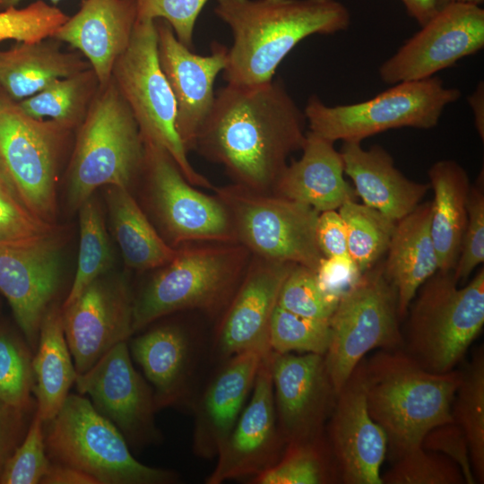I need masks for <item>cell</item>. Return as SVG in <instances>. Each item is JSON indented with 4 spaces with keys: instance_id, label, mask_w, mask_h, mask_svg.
<instances>
[{
    "instance_id": "cell-20",
    "label": "cell",
    "mask_w": 484,
    "mask_h": 484,
    "mask_svg": "<svg viewBox=\"0 0 484 484\" xmlns=\"http://www.w3.org/2000/svg\"><path fill=\"white\" fill-rule=\"evenodd\" d=\"M364 359L337 393L325 427L327 444L345 484H382L381 467L387 455L385 433L367 409Z\"/></svg>"
},
{
    "instance_id": "cell-23",
    "label": "cell",
    "mask_w": 484,
    "mask_h": 484,
    "mask_svg": "<svg viewBox=\"0 0 484 484\" xmlns=\"http://www.w3.org/2000/svg\"><path fill=\"white\" fill-rule=\"evenodd\" d=\"M271 351V350H270ZM269 351L246 350L224 360L204 389L194 399L193 452L216 458L253 389L263 359Z\"/></svg>"
},
{
    "instance_id": "cell-17",
    "label": "cell",
    "mask_w": 484,
    "mask_h": 484,
    "mask_svg": "<svg viewBox=\"0 0 484 484\" xmlns=\"http://www.w3.org/2000/svg\"><path fill=\"white\" fill-rule=\"evenodd\" d=\"M277 421L286 442L324 436L337 393L324 355L270 352Z\"/></svg>"
},
{
    "instance_id": "cell-35",
    "label": "cell",
    "mask_w": 484,
    "mask_h": 484,
    "mask_svg": "<svg viewBox=\"0 0 484 484\" xmlns=\"http://www.w3.org/2000/svg\"><path fill=\"white\" fill-rule=\"evenodd\" d=\"M253 484H329L341 480L326 437L288 443L279 461Z\"/></svg>"
},
{
    "instance_id": "cell-51",
    "label": "cell",
    "mask_w": 484,
    "mask_h": 484,
    "mask_svg": "<svg viewBox=\"0 0 484 484\" xmlns=\"http://www.w3.org/2000/svg\"><path fill=\"white\" fill-rule=\"evenodd\" d=\"M40 484H98V482L78 469L51 462Z\"/></svg>"
},
{
    "instance_id": "cell-49",
    "label": "cell",
    "mask_w": 484,
    "mask_h": 484,
    "mask_svg": "<svg viewBox=\"0 0 484 484\" xmlns=\"http://www.w3.org/2000/svg\"><path fill=\"white\" fill-rule=\"evenodd\" d=\"M36 409H22L0 400V477L25 437Z\"/></svg>"
},
{
    "instance_id": "cell-12",
    "label": "cell",
    "mask_w": 484,
    "mask_h": 484,
    "mask_svg": "<svg viewBox=\"0 0 484 484\" xmlns=\"http://www.w3.org/2000/svg\"><path fill=\"white\" fill-rule=\"evenodd\" d=\"M69 129L27 115L0 90V157L23 199L56 224L58 164Z\"/></svg>"
},
{
    "instance_id": "cell-40",
    "label": "cell",
    "mask_w": 484,
    "mask_h": 484,
    "mask_svg": "<svg viewBox=\"0 0 484 484\" xmlns=\"http://www.w3.org/2000/svg\"><path fill=\"white\" fill-rule=\"evenodd\" d=\"M330 340L329 322L296 315L277 304L269 328L272 351L324 355Z\"/></svg>"
},
{
    "instance_id": "cell-25",
    "label": "cell",
    "mask_w": 484,
    "mask_h": 484,
    "mask_svg": "<svg viewBox=\"0 0 484 484\" xmlns=\"http://www.w3.org/2000/svg\"><path fill=\"white\" fill-rule=\"evenodd\" d=\"M136 20L135 0H83L79 11L52 38L79 50L87 58L99 87H104L130 43Z\"/></svg>"
},
{
    "instance_id": "cell-31",
    "label": "cell",
    "mask_w": 484,
    "mask_h": 484,
    "mask_svg": "<svg viewBox=\"0 0 484 484\" xmlns=\"http://www.w3.org/2000/svg\"><path fill=\"white\" fill-rule=\"evenodd\" d=\"M61 305L53 304L46 313L32 359L36 411L44 422L59 411L77 376L63 328Z\"/></svg>"
},
{
    "instance_id": "cell-44",
    "label": "cell",
    "mask_w": 484,
    "mask_h": 484,
    "mask_svg": "<svg viewBox=\"0 0 484 484\" xmlns=\"http://www.w3.org/2000/svg\"><path fill=\"white\" fill-rule=\"evenodd\" d=\"M50 464L44 421L35 411L25 437L5 464L0 484H40Z\"/></svg>"
},
{
    "instance_id": "cell-39",
    "label": "cell",
    "mask_w": 484,
    "mask_h": 484,
    "mask_svg": "<svg viewBox=\"0 0 484 484\" xmlns=\"http://www.w3.org/2000/svg\"><path fill=\"white\" fill-rule=\"evenodd\" d=\"M60 232L29 207L0 157V246H27Z\"/></svg>"
},
{
    "instance_id": "cell-9",
    "label": "cell",
    "mask_w": 484,
    "mask_h": 484,
    "mask_svg": "<svg viewBox=\"0 0 484 484\" xmlns=\"http://www.w3.org/2000/svg\"><path fill=\"white\" fill-rule=\"evenodd\" d=\"M112 80L134 114L143 142L165 149L191 185L213 190L190 163L177 133V105L160 64L155 21L136 20L130 43L114 65Z\"/></svg>"
},
{
    "instance_id": "cell-52",
    "label": "cell",
    "mask_w": 484,
    "mask_h": 484,
    "mask_svg": "<svg viewBox=\"0 0 484 484\" xmlns=\"http://www.w3.org/2000/svg\"><path fill=\"white\" fill-rule=\"evenodd\" d=\"M408 13L417 22L423 26L438 11L436 0H400Z\"/></svg>"
},
{
    "instance_id": "cell-6",
    "label": "cell",
    "mask_w": 484,
    "mask_h": 484,
    "mask_svg": "<svg viewBox=\"0 0 484 484\" xmlns=\"http://www.w3.org/2000/svg\"><path fill=\"white\" fill-rule=\"evenodd\" d=\"M483 325V268L462 288L453 271H437L419 288L410 308L405 352L430 372H450L462 360Z\"/></svg>"
},
{
    "instance_id": "cell-29",
    "label": "cell",
    "mask_w": 484,
    "mask_h": 484,
    "mask_svg": "<svg viewBox=\"0 0 484 484\" xmlns=\"http://www.w3.org/2000/svg\"><path fill=\"white\" fill-rule=\"evenodd\" d=\"M58 42L47 38L0 50V90L20 102L57 79L91 68L81 56L62 51Z\"/></svg>"
},
{
    "instance_id": "cell-13",
    "label": "cell",
    "mask_w": 484,
    "mask_h": 484,
    "mask_svg": "<svg viewBox=\"0 0 484 484\" xmlns=\"http://www.w3.org/2000/svg\"><path fill=\"white\" fill-rule=\"evenodd\" d=\"M144 143V165L151 209L173 247L191 241L237 243L229 215L216 196L195 189L169 153Z\"/></svg>"
},
{
    "instance_id": "cell-36",
    "label": "cell",
    "mask_w": 484,
    "mask_h": 484,
    "mask_svg": "<svg viewBox=\"0 0 484 484\" xmlns=\"http://www.w3.org/2000/svg\"><path fill=\"white\" fill-rule=\"evenodd\" d=\"M80 240L77 267L66 298L65 307L93 281L109 272L112 251L101 210L93 195L78 209Z\"/></svg>"
},
{
    "instance_id": "cell-14",
    "label": "cell",
    "mask_w": 484,
    "mask_h": 484,
    "mask_svg": "<svg viewBox=\"0 0 484 484\" xmlns=\"http://www.w3.org/2000/svg\"><path fill=\"white\" fill-rule=\"evenodd\" d=\"M78 393L88 395L96 411L120 431L132 449L159 445L151 386L134 366L127 341L111 348L91 368L77 374Z\"/></svg>"
},
{
    "instance_id": "cell-38",
    "label": "cell",
    "mask_w": 484,
    "mask_h": 484,
    "mask_svg": "<svg viewBox=\"0 0 484 484\" xmlns=\"http://www.w3.org/2000/svg\"><path fill=\"white\" fill-rule=\"evenodd\" d=\"M33 350L22 333L0 323V400L22 409H36Z\"/></svg>"
},
{
    "instance_id": "cell-4",
    "label": "cell",
    "mask_w": 484,
    "mask_h": 484,
    "mask_svg": "<svg viewBox=\"0 0 484 484\" xmlns=\"http://www.w3.org/2000/svg\"><path fill=\"white\" fill-rule=\"evenodd\" d=\"M177 249L175 258L134 296V333L179 311H224L248 266L249 251L238 243Z\"/></svg>"
},
{
    "instance_id": "cell-43",
    "label": "cell",
    "mask_w": 484,
    "mask_h": 484,
    "mask_svg": "<svg viewBox=\"0 0 484 484\" xmlns=\"http://www.w3.org/2000/svg\"><path fill=\"white\" fill-rule=\"evenodd\" d=\"M337 303L322 292L315 272L297 264L284 281L278 298V306L291 313L327 322Z\"/></svg>"
},
{
    "instance_id": "cell-50",
    "label": "cell",
    "mask_w": 484,
    "mask_h": 484,
    "mask_svg": "<svg viewBox=\"0 0 484 484\" xmlns=\"http://www.w3.org/2000/svg\"><path fill=\"white\" fill-rule=\"evenodd\" d=\"M316 240L324 257L349 255L346 228L336 210L319 213Z\"/></svg>"
},
{
    "instance_id": "cell-8",
    "label": "cell",
    "mask_w": 484,
    "mask_h": 484,
    "mask_svg": "<svg viewBox=\"0 0 484 484\" xmlns=\"http://www.w3.org/2000/svg\"><path fill=\"white\" fill-rule=\"evenodd\" d=\"M437 76L403 82L367 100L327 106L311 96L304 108L308 131L333 143L361 142L389 129H431L451 103L461 98Z\"/></svg>"
},
{
    "instance_id": "cell-32",
    "label": "cell",
    "mask_w": 484,
    "mask_h": 484,
    "mask_svg": "<svg viewBox=\"0 0 484 484\" xmlns=\"http://www.w3.org/2000/svg\"><path fill=\"white\" fill-rule=\"evenodd\" d=\"M107 203L113 234L127 266L159 269L175 258L178 249L158 233L128 188L108 186Z\"/></svg>"
},
{
    "instance_id": "cell-5",
    "label": "cell",
    "mask_w": 484,
    "mask_h": 484,
    "mask_svg": "<svg viewBox=\"0 0 484 484\" xmlns=\"http://www.w3.org/2000/svg\"><path fill=\"white\" fill-rule=\"evenodd\" d=\"M143 165L140 128L111 79L99 87L80 125L68 169V206L78 210L104 186L129 189Z\"/></svg>"
},
{
    "instance_id": "cell-10",
    "label": "cell",
    "mask_w": 484,
    "mask_h": 484,
    "mask_svg": "<svg viewBox=\"0 0 484 484\" xmlns=\"http://www.w3.org/2000/svg\"><path fill=\"white\" fill-rule=\"evenodd\" d=\"M213 190L229 215L237 243L255 256L316 271L324 257L316 240L319 212L236 184Z\"/></svg>"
},
{
    "instance_id": "cell-11",
    "label": "cell",
    "mask_w": 484,
    "mask_h": 484,
    "mask_svg": "<svg viewBox=\"0 0 484 484\" xmlns=\"http://www.w3.org/2000/svg\"><path fill=\"white\" fill-rule=\"evenodd\" d=\"M397 291L385 274L384 264L361 274L344 292L329 320L331 340L326 367L338 393L355 367L372 350H399Z\"/></svg>"
},
{
    "instance_id": "cell-21",
    "label": "cell",
    "mask_w": 484,
    "mask_h": 484,
    "mask_svg": "<svg viewBox=\"0 0 484 484\" xmlns=\"http://www.w3.org/2000/svg\"><path fill=\"white\" fill-rule=\"evenodd\" d=\"M155 22L160 64L176 100L177 130L188 152L194 150L196 137L213 107V85L226 66L228 48L213 42L209 55H198L177 39L164 20Z\"/></svg>"
},
{
    "instance_id": "cell-28",
    "label": "cell",
    "mask_w": 484,
    "mask_h": 484,
    "mask_svg": "<svg viewBox=\"0 0 484 484\" xmlns=\"http://www.w3.org/2000/svg\"><path fill=\"white\" fill-rule=\"evenodd\" d=\"M430 214L428 202L398 220L386 251L384 271L397 291L400 318L407 315L422 284L438 271Z\"/></svg>"
},
{
    "instance_id": "cell-54",
    "label": "cell",
    "mask_w": 484,
    "mask_h": 484,
    "mask_svg": "<svg viewBox=\"0 0 484 484\" xmlns=\"http://www.w3.org/2000/svg\"><path fill=\"white\" fill-rule=\"evenodd\" d=\"M483 2L484 0H436V5H437V9L439 10L448 4H454V3H462V4L480 5Z\"/></svg>"
},
{
    "instance_id": "cell-24",
    "label": "cell",
    "mask_w": 484,
    "mask_h": 484,
    "mask_svg": "<svg viewBox=\"0 0 484 484\" xmlns=\"http://www.w3.org/2000/svg\"><path fill=\"white\" fill-rule=\"evenodd\" d=\"M129 340L131 357L151 386L157 411L190 407L196 351L190 333L167 323Z\"/></svg>"
},
{
    "instance_id": "cell-42",
    "label": "cell",
    "mask_w": 484,
    "mask_h": 484,
    "mask_svg": "<svg viewBox=\"0 0 484 484\" xmlns=\"http://www.w3.org/2000/svg\"><path fill=\"white\" fill-rule=\"evenodd\" d=\"M69 16L59 8L38 0L25 8L0 12V41L34 42L52 38Z\"/></svg>"
},
{
    "instance_id": "cell-55",
    "label": "cell",
    "mask_w": 484,
    "mask_h": 484,
    "mask_svg": "<svg viewBox=\"0 0 484 484\" xmlns=\"http://www.w3.org/2000/svg\"><path fill=\"white\" fill-rule=\"evenodd\" d=\"M22 0H0V8L6 9L16 6ZM53 4H56L60 0H49Z\"/></svg>"
},
{
    "instance_id": "cell-1",
    "label": "cell",
    "mask_w": 484,
    "mask_h": 484,
    "mask_svg": "<svg viewBox=\"0 0 484 484\" xmlns=\"http://www.w3.org/2000/svg\"><path fill=\"white\" fill-rule=\"evenodd\" d=\"M307 119L280 79L228 84L215 94L194 150L224 167L236 185L272 194L288 157L305 143Z\"/></svg>"
},
{
    "instance_id": "cell-37",
    "label": "cell",
    "mask_w": 484,
    "mask_h": 484,
    "mask_svg": "<svg viewBox=\"0 0 484 484\" xmlns=\"http://www.w3.org/2000/svg\"><path fill=\"white\" fill-rule=\"evenodd\" d=\"M338 212L346 228L348 254L364 273L386 254L396 222L357 201L344 203Z\"/></svg>"
},
{
    "instance_id": "cell-45",
    "label": "cell",
    "mask_w": 484,
    "mask_h": 484,
    "mask_svg": "<svg viewBox=\"0 0 484 484\" xmlns=\"http://www.w3.org/2000/svg\"><path fill=\"white\" fill-rule=\"evenodd\" d=\"M483 176L471 186L467 222L461 249L453 274L458 281H464L472 271L484 262V186Z\"/></svg>"
},
{
    "instance_id": "cell-48",
    "label": "cell",
    "mask_w": 484,
    "mask_h": 484,
    "mask_svg": "<svg viewBox=\"0 0 484 484\" xmlns=\"http://www.w3.org/2000/svg\"><path fill=\"white\" fill-rule=\"evenodd\" d=\"M361 274L350 255L323 257L315 271L320 290L335 302L358 281Z\"/></svg>"
},
{
    "instance_id": "cell-18",
    "label": "cell",
    "mask_w": 484,
    "mask_h": 484,
    "mask_svg": "<svg viewBox=\"0 0 484 484\" xmlns=\"http://www.w3.org/2000/svg\"><path fill=\"white\" fill-rule=\"evenodd\" d=\"M61 232L34 244L0 246V293L33 352L42 320L62 286Z\"/></svg>"
},
{
    "instance_id": "cell-7",
    "label": "cell",
    "mask_w": 484,
    "mask_h": 484,
    "mask_svg": "<svg viewBox=\"0 0 484 484\" xmlns=\"http://www.w3.org/2000/svg\"><path fill=\"white\" fill-rule=\"evenodd\" d=\"M52 462L78 469L98 484H174L177 471L146 465L132 454L120 431L90 399L69 393L56 415L44 422Z\"/></svg>"
},
{
    "instance_id": "cell-47",
    "label": "cell",
    "mask_w": 484,
    "mask_h": 484,
    "mask_svg": "<svg viewBox=\"0 0 484 484\" xmlns=\"http://www.w3.org/2000/svg\"><path fill=\"white\" fill-rule=\"evenodd\" d=\"M421 447L446 455L461 468L466 484L476 483L465 436L454 422L440 425L428 431L421 442Z\"/></svg>"
},
{
    "instance_id": "cell-26",
    "label": "cell",
    "mask_w": 484,
    "mask_h": 484,
    "mask_svg": "<svg viewBox=\"0 0 484 484\" xmlns=\"http://www.w3.org/2000/svg\"><path fill=\"white\" fill-rule=\"evenodd\" d=\"M349 176L363 203L397 222L420 203L429 184L406 177L380 145L364 149L361 142H343L340 151Z\"/></svg>"
},
{
    "instance_id": "cell-33",
    "label": "cell",
    "mask_w": 484,
    "mask_h": 484,
    "mask_svg": "<svg viewBox=\"0 0 484 484\" xmlns=\"http://www.w3.org/2000/svg\"><path fill=\"white\" fill-rule=\"evenodd\" d=\"M99 87L91 68L57 79L38 93L18 102L20 108L37 119L53 120L71 130L80 125Z\"/></svg>"
},
{
    "instance_id": "cell-27",
    "label": "cell",
    "mask_w": 484,
    "mask_h": 484,
    "mask_svg": "<svg viewBox=\"0 0 484 484\" xmlns=\"http://www.w3.org/2000/svg\"><path fill=\"white\" fill-rule=\"evenodd\" d=\"M333 143L307 131L301 157L287 164L272 194L305 203L319 212L357 201L354 187L344 178L341 152Z\"/></svg>"
},
{
    "instance_id": "cell-41",
    "label": "cell",
    "mask_w": 484,
    "mask_h": 484,
    "mask_svg": "<svg viewBox=\"0 0 484 484\" xmlns=\"http://www.w3.org/2000/svg\"><path fill=\"white\" fill-rule=\"evenodd\" d=\"M382 484H464L461 468L446 455L414 448L396 458Z\"/></svg>"
},
{
    "instance_id": "cell-19",
    "label": "cell",
    "mask_w": 484,
    "mask_h": 484,
    "mask_svg": "<svg viewBox=\"0 0 484 484\" xmlns=\"http://www.w3.org/2000/svg\"><path fill=\"white\" fill-rule=\"evenodd\" d=\"M270 352L264 355L248 400L218 452L207 484L251 480L273 466L284 452L286 442L274 406Z\"/></svg>"
},
{
    "instance_id": "cell-3",
    "label": "cell",
    "mask_w": 484,
    "mask_h": 484,
    "mask_svg": "<svg viewBox=\"0 0 484 484\" xmlns=\"http://www.w3.org/2000/svg\"><path fill=\"white\" fill-rule=\"evenodd\" d=\"M461 377L456 369L430 372L401 349L364 359L367 409L385 433L393 460L421 446L434 428L454 422L452 404Z\"/></svg>"
},
{
    "instance_id": "cell-16",
    "label": "cell",
    "mask_w": 484,
    "mask_h": 484,
    "mask_svg": "<svg viewBox=\"0 0 484 484\" xmlns=\"http://www.w3.org/2000/svg\"><path fill=\"white\" fill-rule=\"evenodd\" d=\"M134 295L123 275L108 272L62 307L63 328L77 374L133 336Z\"/></svg>"
},
{
    "instance_id": "cell-46",
    "label": "cell",
    "mask_w": 484,
    "mask_h": 484,
    "mask_svg": "<svg viewBox=\"0 0 484 484\" xmlns=\"http://www.w3.org/2000/svg\"><path fill=\"white\" fill-rule=\"evenodd\" d=\"M136 19L164 20L177 39L194 50L195 22L208 0H135Z\"/></svg>"
},
{
    "instance_id": "cell-30",
    "label": "cell",
    "mask_w": 484,
    "mask_h": 484,
    "mask_svg": "<svg viewBox=\"0 0 484 484\" xmlns=\"http://www.w3.org/2000/svg\"><path fill=\"white\" fill-rule=\"evenodd\" d=\"M431 203L430 232L436 248L438 271H453L457 263L467 222L470 180L456 161L439 160L428 169Z\"/></svg>"
},
{
    "instance_id": "cell-2",
    "label": "cell",
    "mask_w": 484,
    "mask_h": 484,
    "mask_svg": "<svg viewBox=\"0 0 484 484\" xmlns=\"http://www.w3.org/2000/svg\"><path fill=\"white\" fill-rule=\"evenodd\" d=\"M213 11L232 34L223 78L238 86L272 81L299 42L350 25V11L338 0H216Z\"/></svg>"
},
{
    "instance_id": "cell-22",
    "label": "cell",
    "mask_w": 484,
    "mask_h": 484,
    "mask_svg": "<svg viewBox=\"0 0 484 484\" xmlns=\"http://www.w3.org/2000/svg\"><path fill=\"white\" fill-rule=\"evenodd\" d=\"M295 265L255 256L247 266L216 331L214 350L221 361L246 350H271L272 316Z\"/></svg>"
},
{
    "instance_id": "cell-34",
    "label": "cell",
    "mask_w": 484,
    "mask_h": 484,
    "mask_svg": "<svg viewBox=\"0 0 484 484\" xmlns=\"http://www.w3.org/2000/svg\"><path fill=\"white\" fill-rule=\"evenodd\" d=\"M454 422L463 432L476 483L484 482V352L479 348L464 371L453 404Z\"/></svg>"
},
{
    "instance_id": "cell-53",
    "label": "cell",
    "mask_w": 484,
    "mask_h": 484,
    "mask_svg": "<svg viewBox=\"0 0 484 484\" xmlns=\"http://www.w3.org/2000/svg\"><path fill=\"white\" fill-rule=\"evenodd\" d=\"M474 116V125L481 140H484V88L480 82L475 91L468 98Z\"/></svg>"
},
{
    "instance_id": "cell-15",
    "label": "cell",
    "mask_w": 484,
    "mask_h": 484,
    "mask_svg": "<svg viewBox=\"0 0 484 484\" xmlns=\"http://www.w3.org/2000/svg\"><path fill=\"white\" fill-rule=\"evenodd\" d=\"M484 47V10L454 3L437 13L379 67L389 84L430 78Z\"/></svg>"
}]
</instances>
